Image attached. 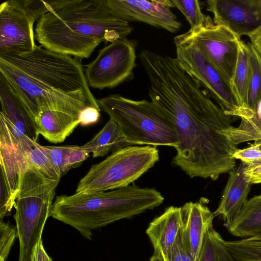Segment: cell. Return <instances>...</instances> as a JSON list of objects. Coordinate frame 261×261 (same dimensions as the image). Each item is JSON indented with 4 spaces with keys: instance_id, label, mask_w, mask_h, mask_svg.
I'll return each instance as SVG.
<instances>
[{
    "instance_id": "obj_1",
    "label": "cell",
    "mask_w": 261,
    "mask_h": 261,
    "mask_svg": "<svg viewBox=\"0 0 261 261\" xmlns=\"http://www.w3.org/2000/svg\"><path fill=\"white\" fill-rule=\"evenodd\" d=\"M142 64L150 101L172 122L179 141L173 165L191 178L214 180L231 170L238 149L230 136L233 116L212 101L176 58L152 53Z\"/></svg>"
},
{
    "instance_id": "obj_2",
    "label": "cell",
    "mask_w": 261,
    "mask_h": 261,
    "mask_svg": "<svg viewBox=\"0 0 261 261\" xmlns=\"http://www.w3.org/2000/svg\"><path fill=\"white\" fill-rule=\"evenodd\" d=\"M78 59L37 45L27 53L0 55V77L8 83L35 122L48 110L79 119L84 108H100Z\"/></svg>"
},
{
    "instance_id": "obj_3",
    "label": "cell",
    "mask_w": 261,
    "mask_h": 261,
    "mask_svg": "<svg viewBox=\"0 0 261 261\" xmlns=\"http://www.w3.org/2000/svg\"><path fill=\"white\" fill-rule=\"evenodd\" d=\"M133 29L106 0H61L37 20L34 32L40 46L82 59L89 58L101 42L126 38Z\"/></svg>"
},
{
    "instance_id": "obj_4",
    "label": "cell",
    "mask_w": 261,
    "mask_h": 261,
    "mask_svg": "<svg viewBox=\"0 0 261 261\" xmlns=\"http://www.w3.org/2000/svg\"><path fill=\"white\" fill-rule=\"evenodd\" d=\"M164 200L156 189L133 184L109 191L59 195L53 203L51 216L91 240L92 230L152 210Z\"/></svg>"
},
{
    "instance_id": "obj_5",
    "label": "cell",
    "mask_w": 261,
    "mask_h": 261,
    "mask_svg": "<svg viewBox=\"0 0 261 261\" xmlns=\"http://www.w3.org/2000/svg\"><path fill=\"white\" fill-rule=\"evenodd\" d=\"M101 110L119 125L130 145L166 146L179 141L172 122L152 101L133 100L118 94L97 99Z\"/></svg>"
},
{
    "instance_id": "obj_6",
    "label": "cell",
    "mask_w": 261,
    "mask_h": 261,
    "mask_svg": "<svg viewBox=\"0 0 261 261\" xmlns=\"http://www.w3.org/2000/svg\"><path fill=\"white\" fill-rule=\"evenodd\" d=\"M59 182L31 164L24 172L14 206L19 243L18 261H30L34 247L42 240Z\"/></svg>"
},
{
    "instance_id": "obj_7",
    "label": "cell",
    "mask_w": 261,
    "mask_h": 261,
    "mask_svg": "<svg viewBox=\"0 0 261 261\" xmlns=\"http://www.w3.org/2000/svg\"><path fill=\"white\" fill-rule=\"evenodd\" d=\"M159 161L156 147L130 145L93 165L79 181L76 192L107 191L127 187Z\"/></svg>"
},
{
    "instance_id": "obj_8",
    "label": "cell",
    "mask_w": 261,
    "mask_h": 261,
    "mask_svg": "<svg viewBox=\"0 0 261 261\" xmlns=\"http://www.w3.org/2000/svg\"><path fill=\"white\" fill-rule=\"evenodd\" d=\"M176 59L193 78L228 115L244 118L248 109L240 106L231 82L205 57L198 47L180 35L174 39Z\"/></svg>"
},
{
    "instance_id": "obj_9",
    "label": "cell",
    "mask_w": 261,
    "mask_h": 261,
    "mask_svg": "<svg viewBox=\"0 0 261 261\" xmlns=\"http://www.w3.org/2000/svg\"><path fill=\"white\" fill-rule=\"evenodd\" d=\"M47 11L42 0H8L0 5V55L31 51L35 42L34 23Z\"/></svg>"
},
{
    "instance_id": "obj_10",
    "label": "cell",
    "mask_w": 261,
    "mask_h": 261,
    "mask_svg": "<svg viewBox=\"0 0 261 261\" xmlns=\"http://www.w3.org/2000/svg\"><path fill=\"white\" fill-rule=\"evenodd\" d=\"M137 44L135 40L121 39L100 49L85 70L89 87L112 89L132 81L137 66Z\"/></svg>"
},
{
    "instance_id": "obj_11",
    "label": "cell",
    "mask_w": 261,
    "mask_h": 261,
    "mask_svg": "<svg viewBox=\"0 0 261 261\" xmlns=\"http://www.w3.org/2000/svg\"><path fill=\"white\" fill-rule=\"evenodd\" d=\"M180 36L194 43L208 61L231 83L241 38L228 28L214 24L190 28Z\"/></svg>"
},
{
    "instance_id": "obj_12",
    "label": "cell",
    "mask_w": 261,
    "mask_h": 261,
    "mask_svg": "<svg viewBox=\"0 0 261 261\" xmlns=\"http://www.w3.org/2000/svg\"><path fill=\"white\" fill-rule=\"evenodd\" d=\"M112 12L119 18L129 22H141L174 33L182 23L172 12L174 8L169 0H106Z\"/></svg>"
},
{
    "instance_id": "obj_13",
    "label": "cell",
    "mask_w": 261,
    "mask_h": 261,
    "mask_svg": "<svg viewBox=\"0 0 261 261\" xmlns=\"http://www.w3.org/2000/svg\"><path fill=\"white\" fill-rule=\"evenodd\" d=\"M206 10L214 24L225 27L239 37L261 29V0H208Z\"/></svg>"
},
{
    "instance_id": "obj_14",
    "label": "cell",
    "mask_w": 261,
    "mask_h": 261,
    "mask_svg": "<svg viewBox=\"0 0 261 261\" xmlns=\"http://www.w3.org/2000/svg\"><path fill=\"white\" fill-rule=\"evenodd\" d=\"M17 130L0 112L1 175L3 177L14 205L24 172L29 165L20 145Z\"/></svg>"
},
{
    "instance_id": "obj_15",
    "label": "cell",
    "mask_w": 261,
    "mask_h": 261,
    "mask_svg": "<svg viewBox=\"0 0 261 261\" xmlns=\"http://www.w3.org/2000/svg\"><path fill=\"white\" fill-rule=\"evenodd\" d=\"M207 202L206 199L202 198L197 202H187L181 207V228L194 261L197 260L205 233L213 224L215 217Z\"/></svg>"
},
{
    "instance_id": "obj_16",
    "label": "cell",
    "mask_w": 261,
    "mask_h": 261,
    "mask_svg": "<svg viewBox=\"0 0 261 261\" xmlns=\"http://www.w3.org/2000/svg\"><path fill=\"white\" fill-rule=\"evenodd\" d=\"M247 166L241 162L229 172L228 179L220 203L214 212V216H221L227 227L248 200L252 184L248 180L245 173Z\"/></svg>"
},
{
    "instance_id": "obj_17",
    "label": "cell",
    "mask_w": 261,
    "mask_h": 261,
    "mask_svg": "<svg viewBox=\"0 0 261 261\" xmlns=\"http://www.w3.org/2000/svg\"><path fill=\"white\" fill-rule=\"evenodd\" d=\"M181 226V207L170 206L149 224L146 233L154 248L167 261Z\"/></svg>"
},
{
    "instance_id": "obj_18",
    "label": "cell",
    "mask_w": 261,
    "mask_h": 261,
    "mask_svg": "<svg viewBox=\"0 0 261 261\" xmlns=\"http://www.w3.org/2000/svg\"><path fill=\"white\" fill-rule=\"evenodd\" d=\"M1 111L14 126L37 142L39 134L35 120L8 83L0 77Z\"/></svg>"
},
{
    "instance_id": "obj_19",
    "label": "cell",
    "mask_w": 261,
    "mask_h": 261,
    "mask_svg": "<svg viewBox=\"0 0 261 261\" xmlns=\"http://www.w3.org/2000/svg\"><path fill=\"white\" fill-rule=\"evenodd\" d=\"M38 132L50 143L64 141L80 124L79 118L55 110L43 112L36 121Z\"/></svg>"
},
{
    "instance_id": "obj_20",
    "label": "cell",
    "mask_w": 261,
    "mask_h": 261,
    "mask_svg": "<svg viewBox=\"0 0 261 261\" xmlns=\"http://www.w3.org/2000/svg\"><path fill=\"white\" fill-rule=\"evenodd\" d=\"M127 146L130 145L126 141L118 124L111 118L91 140L82 145L93 158L103 156Z\"/></svg>"
},
{
    "instance_id": "obj_21",
    "label": "cell",
    "mask_w": 261,
    "mask_h": 261,
    "mask_svg": "<svg viewBox=\"0 0 261 261\" xmlns=\"http://www.w3.org/2000/svg\"><path fill=\"white\" fill-rule=\"evenodd\" d=\"M231 234L253 237L261 231V194L248 199L239 214L227 227Z\"/></svg>"
},
{
    "instance_id": "obj_22",
    "label": "cell",
    "mask_w": 261,
    "mask_h": 261,
    "mask_svg": "<svg viewBox=\"0 0 261 261\" xmlns=\"http://www.w3.org/2000/svg\"><path fill=\"white\" fill-rule=\"evenodd\" d=\"M251 76V65L248 46L242 40L239 42L238 60L231 84L240 106L247 108L249 85Z\"/></svg>"
},
{
    "instance_id": "obj_23",
    "label": "cell",
    "mask_w": 261,
    "mask_h": 261,
    "mask_svg": "<svg viewBox=\"0 0 261 261\" xmlns=\"http://www.w3.org/2000/svg\"><path fill=\"white\" fill-rule=\"evenodd\" d=\"M221 236L210 225L206 230L196 261H237Z\"/></svg>"
},
{
    "instance_id": "obj_24",
    "label": "cell",
    "mask_w": 261,
    "mask_h": 261,
    "mask_svg": "<svg viewBox=\"0 0 261 261\" xmlns=\"http://www.w3.org/2000/svg\"><path fill=\"white\" fill-rule=\"evenodd\" d=\"M18 138L28 163L48 177L60 181L61 177L42 149L41 145L19 131Z\"/></svg>"
},
{
    "instance_id": "obj_25",
    "label": "cell",
    "mask_w": 261,
    "mask_h": 261,
    "mask_svg": "<svg viewBox=\"0 0 261 261\" xmlns=\"http://www.w3.org/2000/svg\"><path fill=\"white\" fill-rule=\"evenodd\" d=\"M247 44L251 65L247 108L257 114L258 106L261 101V57L250 43Z\"/></svg>"
},
{
    "instance_id": "obj_26",
    "label": "cell",
    "mask_w": 261,
    "mask_h": 261,
    "mask_svg": "<svg viewBox=\"0 0 261 261\" xmlns=\"http://www.w3.org/2000/svg\"><path fill=\"white\" fill-rule=\"evenodd\" d=\"M224 243L237 261H261V240L248 238Z\"/></svg>"
},
{
    "instance_id": "obj_27",
    "label": "cell",
    "mask_w": 261,
    "mask_h": 261,
    "mask_svg": "<svg viewBox=\"0 0 261 261\" xmlns=\"http://www.w3.org/2000/svg\"><path fill=\"white\" fill-rule=\"evenodd\" d=\"M174 6L185 17L190 28L203 27L213 24V20L202 11L198 0H171Z\"/></svg>"
},
{
    "instance_id": "obj_28",
    "label": "cell",
    "mask_w": 261,
    "mask_h": 261,
    "mask_svg": "<svg viewBox=\"0 0 261 261\" xmlns=\"http://www.w3.org/2000/svg\"><path fill=\"white\" fill-rule=\"evenodd\" d=\"M72 145L42 146L50 163L61 177L69 170L67 167L69 154Z\"/></svg>"
},
{
    "instance_id": "obj_29",
    "label": "cell",
    "mask_w": 261,
    "mask_h": 261,
    "mask_svg": "<svg viewBox=\"0 0 261 261\" xmlns=\"http://www.w3.org/2000/svg\"><path fill=\"white\" fill-rule=\"evenodd\" d=\"M17 237L16 227L3 220L0 222V261H7L11 248Z\"/></svg>"
},
{
    "instance_id": "obj_30",
    "label": "cell",
    "mask_w": 261,
    "mask_h": 261,
    "mask_svg": "<svg viewBox=\"0 0 261 261\" xmlns=\"http://www.w3.org/2000/svg\"><path fill=\"white\" fill-rule=\"evenodd\" d=\"M167 261H194L185 241L181 227L169 253Z\"/></svg>"
},
{
    "instance_id": "obj_31",
    "label": "cell",
    "mask_w": 261,
    "mask_h": 261,
    "mask_svg": "<svg viewBox=\"0 0 261 261\" xmlns=\"http://www.w3.org/2000/svg\"><path fill=\"white\" fill-rule=\"evenodd\" d=\"M234 160H240L247 166L261 164V150L250 144L249 147L238 149L232 155Z\"/></svg>"
},
{
    "instance_id": "obj_32",
    "label": "cell",
    "mask_w": 261,
    "mask_h": 261,
    "mask_svg": "<svg viewBox=\"0 0 261 261\" xmlns=\"http://www.w3.org/2000/svg\"><path fill=\"white\" fill-rule=\"evenodd\" d=\"M0 218L3 219L11 212L14 205L11 201L9 193L3 177H0Z\"/></svg>"
},
{
    "instance_id": "obj_33",
    "label": "cell",
    "mask_w": 261,
    "mask_h": 261,
    "mask_svg": "<svg viewBox=\"0 0 261 261\" xmlns=\"http://www.w3.org/2000/svg\"><path fill=\"white\" fill-rule=\"evenodd\" d=\"M100 111L93 107L84 108L79 115L80 124L88 126L96 123L99 119Z\"/></svg>"
},
{
    "instance_id": "obj_34",
    "label": "cell",
    "mask_w": 261,
    "mask_h": 261,
    "mask_svg": "<svg viewBox=\"0 0 261 261\" xmlns=\"http://www.w3.org/2000/svg\"><path fill=\"white\" fill-rule=\"evenodd\" d=\"M30 261H53L46 253L42 240L40 241L34 247Z\"/></svg>"
},
{
    "instance_id": "obj_35",
    "label": "cell",
    "mask_w": 261,
    "mask_h": 261,
    "mask_svg": "<svg viewBox=\"0 0 261 261\" xmlns=\"http://www.w3.org/2000/svg\"><path fill=\"white\" fill-rule=\"evenodd\" d=\"M245 173L248 180L252 184L261 183V164L247 166Z\"/></svg>"
},
{
    "instance_id": "obj_36",
    "label": "cell",
    "mask_w": 261,
    "mask_h": 261,
    "mask_svg": "<svg viewBox=\"0 0 261 261\" xmlns=\"http://www.w3.org/2000/svg\"><path fill=\"white\" fill-rule=\"evenodd\" d=\"M251 42L261 57V29L249 36Z\"/></svg>"
},
{
    "instance_id": "obj_37",
    "label": "cell",
    "mask_w": 261,
    "mask_h": 261,
    "mask_svg": "<svg viewBox=\"0 0 261 261\" xmlns=\"http://www.w3.org/2000/svg\"><path fill=\"white\" fill-rule=\"evenodd\" d=\"M150 261H165V260L159 252L154 251L153 255L150 258Z\"/></svg>"
},
{
    "instance_id": "obj_38",
    "label": "cell",
    "mask_w": 261,
    "mask_h": 261,
    "mask_svg": "<svg viewBox=\"0 0 261 261\" xmlns=\"http://www.w3.org/2000/svg\"><path fill=\"white\" fill-rule=\"evenodd\" d=\"M253 240H261V231L253 237L249 238Z\"/></svg>"
}]
</instances>
